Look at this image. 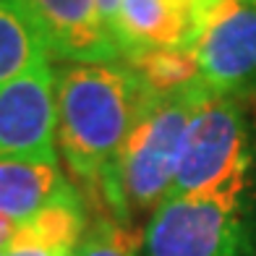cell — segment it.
I'll use <instances>...</instances> for the list:
<instances>
[{
	"label": "cell",
	"instance_id": "obj_1",
	"mask_svg": "<svg viewBox=\"0 0 256 256\" xmlns=\"http://www.w3.org/2000/svg\"><path fill=\"white\" fill-rule=\"evenodd\" d=\"M152 94L154 89L123 58L58 63L55 142L68 170L100 188Z\"/></svg>",
	"mask_w": 256,
	"mask_h": 256
},
{
	"label": "cell",
	"instance_id": "obj_9",
	"mask_svg": "<svg viewBox=\"0 0 256 256\" xmlns=\"http://www.w3.org/2000/svg\"><path fill=\"white\" fill-rule=\"evenodd\" d=\"M74 191L58 160L0 157V220L24 222Z\"/></svg>",
	"mask_w": 256,
	"mask_h": 256
},
{
	"label": "cell",
	"instance_id": "obj_12",
	"mask_svg": "<svg viewBox=\"0 0 256 256\" xmlns=\"http://www.w3.org/2000/svg\"><path fill=\"white\" fill-rule=\"evenodd\" d=\"M78 251L63 248V246H52V243H44L40 238L29 236L24 228H18V222H16L14 232H10L8 243L3 246V256H78Z\"/></svg>",
	"mask_w": 256,
	"mask_h": 256
},
{
	"label": "cell",
	"instance_id": "obj_11",
	"mask_svg": "<svg viewBox=\"0 0 256 256\" xmlns=\"http://www.w3.org/2000/svg\"><path fill=\"white\" fill-rule=\"evenodd\" d=\"M78 256H138L136 238L128 225L115 217H104L89 228Z\"/></svg>",
	"mask_w": 256,
	"mask_h": 256
},
{
	"label": "cell",
	"instance_id": "obj_8",
	"mask_svg": "<svg viewBox=\"0 0 256 256\" xmlns=\"http://www.w3.org/2000/svg\"><path fill=\"white\" fill-rule=\"evenodd\" d=\"M194 0H120L110 37L123 60L149 52L188 50Z\"/></svg>",
	"mask_w": 256,
	"mask_h": 256
},
{
	"label": "cell",
	"instance_id": "obj_6",
	"mask_svg": "<svg viewBox=\"0 0 256 256\" xmlns=\"http://www.w3.org/2000/svg\"><path fill=\"white\" fill-rule=\"evenodd\" d=\"M0 157L58 160L52 63L0 84Z\"/></svg>",
	"mask_w": 256,
	"mask_h": 256
},
{
	"label": "cell",
	"instance_id": "obj_10",
	"mask_svg": "<svg viewBox=\"0 0 256 256\" xmlns=\"http://www.w3.org/2000/svg\"><path fill=\"white\" fill-rule=\"evenodd\" d=\"M37 21L21 0H0V84L52 63Z\"/></svg>",
	"mask_w": 256,
	"mask_h": 256
},
{
	"label": "cell",
	"instance_id": "obj_2",
	"mask_svg": "<svg viewBox=\"0 0 256 256\" xmlns=\"http://www.w3.org/2000/svg\"><path fill=\"white\" fill-rule=\"evenodd\" d=\"M209 94L199 78L170 92H154L134 123L118 157L102 178V199L118 222L131 228L168 199L194 112Z\"/></svg>",
	"mask_w": 256,
	"mask_h": 256
},
{
	"label": "cell",
	"instance_id": "obj_3",
	"mask_svg": "<svg viewBox=\"0 0 256 256\" xmlns=\"http://www.w3.org/2000/svg\"><path fill=\"white\" fill-rule=\"evenodd\" d=\"M254 168L256 144L246 104L240 97L209 92L194 112L168 199L251 196Z\"/></svg>",
	"mask_w": 256,
	"mask_h": 256
},
{
	"label": "cell",
	"instance_id": "obj_13",
	"mask_svg": "<svg viewBox=\"0 0 256 256\" xmlns=\"http://www.w3.org/2000/svg\"><path fill=\"white\" fill-rule=\"evenodd\" d=\"M97 6H100V16L104 21V26H108V32H110V24H112L115 14H118L120 0H97Z\"/></svg>",
	"mask_w": 256,
	"mask_h": 256
},
{
	"label": "cell",
	"instance_id": "obj_4",
	"mask_svg": "<svg viewBox=\"0 0 256 256\" xmlns=\"http://www.w3.org/2000/svg\"><path fill=\"white\" fill-rule=\"evenodd\" d=\"M144 256H256L251 196L165 199L144 228Z\"/></svg>",
	"mask_w": 256,
	"mask_h": 256
},
{
	"label": "cell",
	"instance_id": "obj_14",
	"mask_svg": "<svg viewBox=\"0 0 256 256\" xmlns=\"http://www.w3.org/2000/svg\"><path fill=\"white\" fill-rule=\"evenodd\" d=\"M0 256H3V251H0Z\"/></svg>",
	"mask_w": 256,
	"mask_h": 256
},
{
	"label": "cell",
	"instance_id": "obj_5",
	"mask_svg": "<svg viewBox=\"0 0 256 256\" xmlns=\"http://www.w3.org/2000/svg\"><path fill=\"white\" fill-rule=\"evenodd\" d=\"M196 76L214 94L256 92V0H194Z\"/></svg>",
	"mask_w": 256,
	"mask_h": 256
},
{
	"label": "cell",
	"instance_id": "obj_7",
	"mask_svg": "<svg viewBox=\"0 0 256 256\" xmlns=\"http://www.w3.org/2000/svg\"><path fill=\"white\" fill-rule=\"evenodd\" d=\"M37 21L50 55L63 63L120 58L97 0H21Z\"/></svg>",
	"mask_w": 256,
	"mask_h": 256
}]
</instances>
